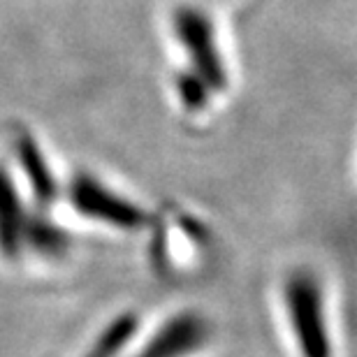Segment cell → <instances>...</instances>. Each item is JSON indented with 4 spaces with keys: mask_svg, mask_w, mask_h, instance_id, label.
Masks as SVG:
<instances>
[{
    "mask_svg": "<svg viewBox=\"0 0 357 357\" xmlns=\"http://www.w3.org/2000/svg\"><path fill=\"white\" fill-rule=\"evenodd\" d=\"M283 304L302 357H334L327 304L320 278L311 269H292L283 281Z\"/></svg>",
    "mask_w": 357,
    "mask_h": 357,
    "instance_id": "obj_1",
    "label": "cell"
},
{
    "mask_svg": "<svg viewBox=\"0 0 357 357\" xmlns=\"http://www.w3.org/2000/svg\"><path fill=\"white\" fill-rule=\"evenodd\" d=\"M68 197L79 216L98 220L114 230L139 232L151 220L139 204L123 197L121 192H114L109 185H105L91 174H77L70 183Z\"/></svg>",
    "mask_w": 357,
    "mask_h": 357,
    "instance_id": "obj_2",
    "label": "cell"
},
{
    "mask_svg": "<svg viewBox=\"0 0 357 357\" xmlns=\"http://www.w3.org/2000/svg\"><path fill=\"white\" fill-rule=\"evenodd\" d=\"M211 325L202 313L181 311L167 318L135 357H188L209 344Z\"/></svg>",
    "mask_w": 357,
    "mask_h": 357,
    "instance_id": "obj_3",
    "label": "cell"
},
{
    "mask_svg": "<svg viewBox=\"0 0 357 357\" xmlns=\"http://www.w3.org/2000/svg\"><path fill=\"white\" fill-rule=\"evenodd\" d=\"M31 211L24 209L17 185L0 167V253L5 258H19L26 251V225Z\"/></svg>",
    "mask_w": 357,
    "mask_h": 357,
    "instance_id": "obj_4",
    "label": "cell"
},
{
    "mask_svg": "<svg viewBox=\"0 0 357 357\" xmlns=\"http://www.w3.org/2000/svg\"><path fill=\"white\" fill-rule=\"evenodd\" d=\"M181 38L190 54L195 52L197 68L202 70L204 77H209L206 82H211V86H223V68L213 49V38L206 28V21L197 14H185L181 19Z\"/></svg>",
    "mask_w": 357,
    "mask_h": 357,
    "instance_id": "obj_5",
    "label": "cell"
},
{
    "mask_svg": "<svg viewBox=\"0 0 357 357\" xmlns=\"http://www.w3.org/2000/svg\"><path fill=\"white\" fill-rule=\"evenodd\" d=\"M19 162H21V169L31 183V190H33V197L38 199L42 206H49L59 197V188H56V178L49 169L47 160L42 158L40 149L33 144L31 139H21L19 142Z\"/></svg>",
    "mask_w": 357,
    "mask_h": 357,
    "instance_id": "obj_6",
    "label": "cell"
},
{
    "mask_svg": "<svg viewBox=\"0 0 357 357\" xmlns=\"http://www.w3.org/2000/svg\"><path fill=\"white\" fill-rule=\"evenodd\" d=\"M70 246V237L66 230H61L52 218L31 213L26 225V251H33L45 258L63 255Z\"/></svg>",
    "mask_w": 357,
    "mask_h": 357,
    "instance_id": "obj_7",
    "label": "cell"
},
{
    "mask_svg": "<svg viewBox=\"0 0 357 357\" xmlns=\"http://www.w3.org/2000/svg\"><path fill=\"white\" fill-rule=\"evenodd\" d=\"M137 327L139 320L135 313H121L98 334V339L93 341V346L84 357H121L132 341Z\"/></svg>",
    "mask_w": 357,
    "mask_h": 357,
    "instance_id": "obj_8",
    "label": "cell"
}]
</instances>
